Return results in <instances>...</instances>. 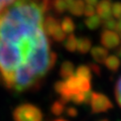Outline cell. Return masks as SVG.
<instances>
[{
    "label": "cell",
    "mask_w": 121,
    "mask_h": 121,
    "mask_svg": "<svg viewBox=\"0 0 121 121\" xmlns=\"http://www.w3.org/2000/svg\"><path fill=\"white\" fill-rule=\"evenodd\" d=\"M65 111H66V114L69 115L70 117H76L78 115V110L75 107H68Z\"/></svg>",
    "instance_id": "7402d4cb"
},
{
    "label": "cell",
    "mask_w": 121,
    "mask_h": 121,
    "mask_svg": "<svg viewBox=\"0 0 121 121\" xmlns=\"http://www.w3.org/2000/svg\"><path fill=\"white\" fill-rule=\"evenodd\" d=\"M84 2H86L87 4H89V5H97V3H98V0H83Z\"/></svg>",
    "instance_id": "cb8c5ba5"
},
{
    "label": "cell",
    "mask_w": 121,
    "mask_h": 121,
    "mask_svg": "<svg viewBox=\"0 0 121 121\" xmlns=\"http://www.w3.org/2000/svg\"><path fill=\"white\" fill-rule=\"evenodd\" d=\"M65 1V3H66V6H67V8L69 9L70 7L73 5V3L75 2V0H64Z\"/></svg>",
    "instance_id": "484cf974"
},
{
    "label": "cell",
    "mask_w": 121,
    "mask_h": 121,
    "mask_svg": "<svg viewBox=\"0 0 121 121\" xmlns=\"http://www.w3.org/2000/svg\"><path fill=\"white\" fill-rule=\"evenodd\" d=\"M102 24H103L105 29H108V30H113L116 27V21L114 18H113V16L108 18V19L102 20Z\"/></svg>",
    "instance_id": "ac0fdd59"
},
{
    "label": "cell",
    "mask_w": 121,
    "mask_h": 121,
    "mask_svg": "<svg viewBox=\"0 0 121 121\" xmlns=\"http://www.w3.org/2000/svg\"><path fill=\"white\" fill-rule=\"evenodd\" d=\"M99 121H109V120H107V119H102V120H99Z\"/></svg>",
    "instance_id": "f1b7e54d"
},
{
    "label": "cell",
    "mask_w": 121,
    "mask_h": 121,
    "mask_svg": "<svg viewBox=\"0 0 121 121\" xmlns=\"http://www.w3.org/2000/svg\"><path fill=\"white\" fill-rule=\"evenodd\" d=\"M90 106L92 113H102L111 109L113 107V104L110 99L104 94L93 92L90 101Z\"/></svg>",
    "instance_id": "3957f363"
},
{
    "label": "cell",
    "mask_w": 121,
    "mask_h": 121,
    "mask_svg": "<svg viewBox=\"0 0 121 121\" xmlns=\"http://www.w3.org/2000/svg\"><path fill=\"white\" fill-rule=\"evenodd\" d=\"M119 37H120V41H121V33H119Z\"/></svg>",
    "instance_id": "f546056e"
},
{
    "label": "cell",
    "mask_w": 121,
    "mask_h": 121,
    "mask_svg": "<svg viewBox=\"0 0 121 121\" xmlns=\"http://www.w3.org/2000/svg\"><path fill=\"white\" fill-rule=\"evenodd\" d=\"M115 97H116V101L121 107V77L118 79L116 85H115Z\"/></svg>",
    "instance_id": "d6986e66"
},
{
    "label": "cell",
    "mask_w": 121,
    "mask_h": 121,
    "mask_svg": "<svg viewBox=\"0 0 121 121\" xmlns=\"http://www.w3.org/2000/svg\"><path fill=\"white\" fill-rule=\"evenodd\" d=\"M89 68H90L91 72H93L94 74H96L97 76H101V68L99 67L98 64L91 63V64H89Z\"/></svg>",
    "instance_id": "44dd1931"
},
{
    "label": "cell",
    "mask_w": 121,
    "mask_h": 121,
    "mask_svg": "<svg viewBox=\"0 0 121 121\" xmlns=\"http://www.w3.org/2000/svg\"><path fill=\"white\" fill-rule=\"evenodd\" d=\"M111 13L113 17L117 18V19H120L121 18V2L117 1L113 3L111 7Z\"/></svg>",
    "instance_id": "e0dca14e"
},
{
    "label": "cell",
    "mask_w": 121,
    "mask_h": 121,
    "mask_svg": "<svg viewBox=\"0 0 121 121\" xmlns=\"http://www.w3.org/2000/svg\"><path fill=\"white\" fill-rule=\"evenodd\" d=\"M115 29H116L119 33H121V18L116 22V27H115Z\"/></svg>",
    "instance_id": "d4e9b609"
},
{
    "label": "cell",
    "mask_w": 121,
    "mask_h": 121,
    "mask_svg": "<svg viewBox=\"0 0 121 121\" xmlns=\"http://www.w3.org/2000/svg\"><path fill=\"white\" fill-rule=\"evenodd\" d=\"M95 11H96V9L93 5L87 4L85 6V8H84V14H85V16L90 17V16H92V15L95 14Z\"/></svg>",
    "instance_id": "ffe728a7"
},
{
    "label": "cell",
    "mask_w": 121,
    "mask_h": 121,
    "mask_svg": "<svg viewBox=\"0 0 121 121\" xmlns=\"http://www.w3.org/2000/svg\"><path fill=\"white\" fill-rule=\"evenodd\" d=\"M84 8H85V3L83 0H75L73 5L68 10L75 16H81L82 14H84Z\"/></svg>",
    "instance_id": "8fae6325"
},
{
    "label": "cell",
    "mask_w": 121,
    "mask_h": 121,
    "mask_svg": "<svg viewBox=\"0 0 121 121\" xmlns=\"http://www.w3.org/2000/svg\"><path fill=\"white\" fill-rule=\"evenodd\" d=\"M85 24L86 26L91 30H95L102 24V19L98 16L97 14H94L90 17H87L85 19Z\"/></svg>",
    "instance_id": "7c38bea8"
},
{
    "label": "cell",
    "mask_w": 121,
    "mask_h": 121,
    "mask_svg": "<svg viewBox=\"0 0 121 121\" xmlns=\"http://www.w3.org/2000/svg\"><path fill=\"white\" fill-rule=\"evenodd\" d=\"M54 121H68V120H65V119H56V120H54Z\"/></svg>",
    "instance_id": "4316f807"
},
{
    "label": "cell",
    "mask_w": 121,
    "mask_h": 121,
    "mask_svg": "<svg viewBox=\"0 0 121 121\" xmlns=\"http://www.w3.org/2000/svg\"><path fill=\"white\" fill-rule=\"evenodd\" d=\"M60 77L63 79H68L70 78L71 76L74 75V65L73 63L69 62V60H67V62L63 63L62 67H60Z\"/></svg>",
    "instance_id": "9c48e42d"
},
{
    "label": "cell",
    "mask_w": 121,
    "mask_h": 121,
    "mask_svg": "<svg viewBox=\"0 0 121 121\" xmlns=\"http://www.w3.org/2000/svg\"><path fill=\"white\" fill-rule=\"evenodd\" d=\"M15 121H43L40 109L31 104H23L15 109L13 113Z\"/></svg>",
    "instance_id": "7a4b0ae2"
},
{
    "label": "cell",
    "mask_w": 121,
    "mask_h": 121,
    "mask_svg": "<svg viewBox=\"0 0 121 121\" xmlns=\"http://www.w3.org/2000/svg\"><path fill=\"white\" fill-rule=\"evenodd\" d=\"M52 8L59 14L64 13L68 9L64 0H52Z\"/></svg>",
    "instance_id": "9a60e30c"
},
{
    "label": "cell",
    "mask_w": 121,
    "mask_h": 121,
    "mask_svg": "<svg viewBox=\"0 0 121 121\" xmlns=\"http://www.w3.org/2000/svg\"><path fill=\"white\" fill-rule=\"evenodd\" d=\"M111 7H112L111 0H101L100 2L97 3V7H96L97 15L102 20H105L112 17Z\"/></svg>",
    "instance_id": "5b68a950"
},
{
    "label": "cell",
    "mask_w": 121,
    "mask_h": 121,
    "mask_svg": "<svg viewBox=\"0 0 121 121\" xmlns=\"http://www.w3.org/2000/svg\"><path fill=\"white\" fill-rule=\"evenodd\" d=\"M60 28H62L66 33L71 35V33L74 32V30L76 28L75 22L73 21V19H72L71 17L65 16L62 20H60Z\"/></svg>",
    "instance_id": "30bf717a"
},
{
    "label": "cell",
    "mask_w": 121,
    "mask_h": 121,
    "mask_svg": "<svg viewBox=\"0 0 121 121\" xmlns=\"http://www.w3.org/2000/svg\"><path fill=\"white\" fill-rule=\"evenodd\" d=\"M118 55H119V56H121V48H120V50L118 51Z\"/></svg>",
    "instance_id": "83f0119b"
},
{
    "label": "cell",
    "mask_w": 121,
    "mask_h": 121,
    "mask_svg": "<svg viewBox=\"0 0 121 121\" xmlns=\"http://www.w3.org/2000/svg\"><path fill=\"white\" fill-rule=\"evenodd\" d=\"M66 110V105L62 101H56L52 106V112L56 115H60Z\"/></svg>",
    "instance_id": "2e32d148"
},
{
    "label": "cell",
    "mask_w": 121,
    "mask_h": 121,
    "mask_svg": "<svg viewBox=\"0 0 121 121\" xmlns=\"http://www.w3.org/2000/svg\"><path fill=\"white\" fill-rule=\"evenodd\" d=\"M76 76L79 78L85 79L87 81H91V79H92V72H91L89 66L81 65L76 70Z\"/></svg>",
    "instance_id": "4fadbf2b"
},
{
    "label": "cell",
    "mask_w": 121,
    "mask_h": 121,
    "mask_svg": "<svg viewBox=\"0 0 121 121\" xmlns=\"http://www.w3.org/2000/svg\"><path fill=\"white\" fill-rule=\"evenodd\" d=\"M77 40L78 39H77V37L75 36V35L71 33V35H69V36L65 39L64 45H65V48L69 52H73L75 51H77Z\"/></svg>",
    "instance_id": "5bb4252c"
},
{
    "label": "cell",
    "mask_w": 121,
    "mask_h": 121,
    "mask_svg": "<svg viewBox=\"0 0 121 121\" xmlns=\"http://www.w3.org/2000/svg\"><path fill=\"white\" fill-rule=\"evenodd\" d=\"M92 48V41L89 37L83 36L77 40V51L81 54H87Z\"/></svg>",
    "instance_id": "ba28073f"
},
{
    "label": "cell",
    "mask_w": 121,
    "mask_h": 121,
    "mask_svg": "<svg viewBox=\"0 0 121 121\" xmlns=\"http://www.w3.org/2000/svg\"><path fill=\"white\" fill-rule=\"evenodd\" d=\"M100 41L105 48H107V50H113V48H116L119 45L120 37L113 30L105 29L101 33Z\"/></svg>",
    "instance_id": "277c9868"
},
{
    "label": "cell",
    "mask_w": 121,
    "mask_h": 121,
    "mask_svg": "<svg viewBox=\"0 0 121 121\" xmlns=\"http://www.w3.org/2000/svg\"><path fill=\"white\" fill-rule=\"evenodd\" d=\"M52 0H14L0 11V85L16 93L40 86L56 62L44 21Z\"/></svg>",
    "instance_id": "6da1fadb"
},
{
    "label": "cell",
    "mask_w": 121,
    "mask_h": 121,
    "mask_svg": "<svg viewBox=\"0 0 121 121\" xmlns=\"http://www.w3.org/2000/svg\"><path fill=\"white\" fill-rule=\"evenodd\" d=\"M104 64H105L106 68H107L110 72H112V73H116V72L119 70L120 65H121L120 60L118 59V56H114V55L108 56L106 60L104 62Z\"/></svg>",
    "instance_id": "52a82bcc"
},
{
    "label": "cell",
    "mask_w": 121,
    "mask_h": 121,
    "mask_svg": "<svg viewBox=\"0 0 121 121\" xmlns=\"http://www.w3.org/2000/svg\"><path fill=\"white\" fill-rule=\"evenodd\" d=\"M91 55L97 64H104V62L109 56L107 48L103 47H94L91 48Z\"/></svg>",
    "instance_id": "8992f818"
},
{
    "label": "cell",
    "mask_w": 121,
    "mask_h": 121,
    "mask_svg": "<svg viewBox=\"0 0 121 121\" xmlns=\"http://www.w3.org/2000/svg\"><path fill=\"white\" fill-rule=\"evenodd\" d=\"M14 0H0V11H2L4 8H6L9 4H11Z\"/></svg>",
    "instance_id": "603a6c76"
}]
</instances>
